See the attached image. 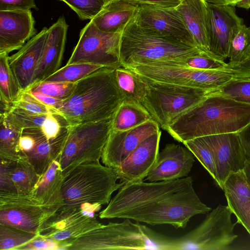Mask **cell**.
Listing matches in <instances>:
<instances>
[{"instance_id":"obj_36","label":"cell","mask_w":250,"mask_h":250,"mask_svg":"<svg viewBox=\"0 0 250 250\" xmlns=\"http://www.w3.org/2000/svg\"><path fill=\"white\" fill-rule=\"evenodd\" d=\"M104 225L97 219V217H89L57 231L48 238L61 243L64 246V250H67V247L73 240Z\"/></svg>"},{"instance_id":"obj_42","label":"cell","mask_w":250,"mask_h":250,"mask_svg":"<svg viewBox=\"0 0 250 250\" xmlns=\"http://www.w3.org/2000/svg\"><path fill=\"white\" fill-rule=\"evenodd\" d=\"M8 112L23 129L31 127L42 128L49 114L45 115L30 114L11 107L10 106Z\"/></svg>"},{"instance_id":"obj_35","label":"cell","mask_w":250,"mask_h":250,"mask_svg":"<svg viewBox=\"0 0 250 250\" xmlns=\"http://www.w3.org/2000/svg\"><path fill=\"white\" fill-rule=\"evenodd\" d=\"M217 182L216 168L212 149L205 136L194 138L183 143Z\"/></svg>"},{"instance_id":"obj_34","label":"cell","mask_w":250,"mask_h":250,"mask_svg":"<svg viewBox=\"0 0 250 250\" xmlns=\"http://www.w3.org/2000/svg\"><path fill=\"white\" fill-rule=\"evenodd\" d=\"M103 67H104L87 63L66 64L43 81L76 83Z\"/></svg>"},{"instance_id":"obj_1","label":"cell","mask_w":250,"mask_h":250,"mask_svg":"<svg viewBox=\"0 0 250 250\" xmlns=\"http://www.w3.org/2000/svg\"><path fill=\"white\" fill-rule=\"evenodd\" d=\"M211 210L195 192L192 178L187 176L124 185L98 215L101 219H129L178 229L186 228L193 216Z\"/></svg>"},{"instance_id":"obj_25","label":"cell","mask_w":250,"mask_h":250,"mask_svg":"<svg viewBox=\"0 0 250 250\" xmlns=\"http://www.w3.org/2000/svg\"><path fill=\"white\" fill-rule=\"evenodd\" d=\"M138 7L125 0H112L105 3L101 11L90 21L102 31H121L137 12Z\"/></svg>"},{"instance_id":"obj_26","label":"cell","mask_w":250,"mask_h":250,"mask_svg":"<svg viewBox=\"0 0 250 250\" xmlns=\"http://www.w3.org/2000/svg\"><path fill=\"white\" fill-rule=\"evenodd\" d=\"M101 207V205L88 203L76 207H62L43 225L39 235L41 237L48 238L51 234L86 218L97 217L96 212L99 211Z\"/></svg>"},{"instance_id":"obj_3","label":"cell","mask_w":250,"mask_h":250,"mask_svg":"<svg viewBox=\"0 0 250 250\" xmlns=\"http://www.w3.org/2000/svg\"><path fill=\"white\" fill-rule=\"evenodd\" d=\"M115 69L103 67L75 83L70 96L53 110L65 126L112 117L123 102Z\"/></svg>"},{"instance_id":"obj_52","label":"cell","mask_w":250,"mask_h":250,"mask_svg":"<svg viewBox=\"0 0 250 250\" xmlns=\"http://www.w3.org/2000/svg\"><path fill=\"white\" fill-rule=\"evenodd\" d=\"M243 171L245 174L248 184L250 187V162H246Z\"/></svg>"},{"instance_id":"obj_2","label":"cell","mask_w":250,"mask_h":250,"mask_svg":"<svg viewBox=\"0 0 250 250\" xmlns=\"http://www.w3.org/2000/svg\"><path fill=\"white\" fill-rule=\"evenodd\" d=\"M250 123V105L211 92L174 119L166 129L183 143L196 138L238 132Z\"/></svg>"},{"instance_id":"obj_32","label":"cell","mask_w":250,"mask_h":250,"mask_svg":"<svg viewBox=\"0 0 250 250\" xmlns=\"http://www.w3.org/2000/svg\"><path fill=\"white\" fill-rule=\"evenodd\" d=\"M149 64L179 66L202 70H224L228 64L212 54L203 52L188 58Z\"/></svg>"},{"instance_id":"obj_7","label":"cell","mask_w":250,"mask_h":250,"mask_svg":"<svg viewBox=\"0 0 250 250\" xmlns=\"http://www.w3.org/2000/svg\"><path fill=\"white\" fill-rule=\"evenodd\" d=\"M155 233L139 222L125 219L109 222L73 240L67 250H157Z\"/></svg>"},{"instance_id":"obj_20","label":"cell","mask_w":250,"mask_h":250,"mask_svg":"<svg viewBox=\"0 0 250 250\" xmlns=\"http://www.w3.org/2000/svg\"><path fill=\"white\" fill-rule=\"evenodd\" d=\"M47 30V27H43L17 52L9 57L10 66L22 91L27 90L33 84L45 44Z\"/></svg>"},{"instance_id":"obj_41","label":"cell","mask_w":250,"mask_h":250,"mask_svg":"<svg viewBox=\"0 0 250 250\" xmlns=\"http://www.w3.org/2000/svg\"><path fill=\"white\" fill-rule=\"evenodd\" d=\"M10 107L33 114L45 115L54 112L53 109L43 104L26 91H22Z\"/></svg>"},{"instance_id":"obj_50","label":"cell","mask_w":250,"mask_h":250,"mask_svg":"<svg viewBox=\"0 0 250 250\" xmlns=\"http://www.w3.org/2000/svg\"><path fill=\"white\" fill-rule=\"evenodd\" d=\"M209 3L217 5H231L235 6L239 0H205Z\"/></svg>"},{"instance_id":"obj_6","label":"cell","mask_w":250,"mask_h":250,"mask_svg":"<svg viewBox=\"0 0 250 250\" xmlns=\"http://www.w3.org/2000/svg\"><path fill=\"white\" fill-rule=\"evenodd\" d=\"M228 206L219 205L203 222L187 234L176 239L162 237L160 250H230L238 237L234 232L237 222Z\"/></svg>"},{"instance_id":"obj_38","label":"cell","mask_w":250,"mask_h":250,"mask_svg":"<svg viewBox=\"0 0 250 250\" xmlns=\"http://www.w3.org/2000/svg\"><path fill=\"white\" fill-rule=\"evenodd\" d=\"M214 92L250 105V78H234Z\"/></svg>"},{"instance_id":"obj_46","label":"cell","mask_w":250,"mask_h":250,"mask_svg":"<svg viewBox=\"0 0 250 250\" xmlns=\"http://www.w3.org/2000/svg\"><path fill=\"white\" fill-rule=\"evenodd\" d=\"M224 70L231 73L235 78H250V47L243 62L232 66L227 65Z\"/></svg>"},{"instance_id":"obj_53","label":"cell","mask_w":250,"mask_h":250,"mask_svg":"<svg viewBox=\"0 0 250 250\" xmlns=\"http://www.w3.org/2000/svg\"><path fill=\"white\" fill-rule=\"evenodd\" d=\"M104 0L105 1V3H106V2H108V1L112 0Z\"/></svg>"},{"instance_id":"obj_14","label":"cell","mask_w":250,"mask_h":250,"mask_svg":"<svg viewBox=\"0 0 250 250\" xmlns=\"http://www.w3.org/2000/svg\"><path fill=\"white\" fill-rule=\"evenodd\" d=\"M159 130L158 124L153 119L125 131L111 129L102 152V163L113 169L118 168L139 144Z\"/></svg>"},{"instance_id":"obj_12","label":"cell","mask_w":250,"mask_h":250,"mask_svg":"<svg viewBox=\"0 0 250 250\" xmlns=\"http://www.w3.org/2000/svg\"><path fill=\"white\" fill-rule=\"evenodd\" d=\"M60 208L42 205L30 194L0 192V224L39 234Z\"/></svg>"},{"instance_id":"obj_28","label":"cell","mask_w":250,"mask_h":250,"mask_svg":"<svg viewBox=\"0 0 250 250\" xmlns=\"http://www.w3.org/2000/svg\"><path fill=\"white\" fill-rule=\"evenodd\" d=\"M22 129L8 112L0 114V159L19 160L18 145Z\"/></svg>"},{"instance_id":"obj_39","label":"cell","mask_w":250,"mask_h":250,"mask_svg":"<svg viewBox=\"0 0 250 250\" xmlns=\"http://www.w3.org/2000/svg\"><path fill=\"white\" fill-rule=\"evenodd\" d=\"M75 85V83L42 81L34 84L28 90L39 92L63 101L71 94Z\"/></svg>"},{"instance_id":"obj_49","label":"cell","mask_w":250,"mask_h":250,"mask_svg":"<svg viewBox=\"0 0 250 250\" xmlns=\"http://www.w3.org/2000/svg\"><path fill=\"white\" fill-rule=\"evenodd\" d=\"M33 97L43 104L51 107L53 110L58 108L62 100L56 99L39 92L26 90Z\"/></svg>"},{"instance_id":"obj_13","label":"cell","mask_w":250,"mask_h":250,"mask_svg":"<svg viewBox=\"0 0 250 250\" xmlns=\"http://www.w3.org/2000/svg\"><path fill=\"white\" fill-rule=\"evenodd\" d=\"M136 16L143 26L197 47L183 18L176 7L140 5H138Z\"/></svg>"},{"instance_id":"obj_48","label":"cell","mask_w":250,"mask_h":250,"mask_svg":"<svg viewBox=\"0 0 250 250\" xmlns=\"http://www.w3.org/2000/svg\"><path fill=\"white\" fill-rule=\"evenodd\" d=\"M137 5H151L164 7H176L181 0H125Z\"/></svg>"},{"instance_id":"obj_24","label":"cell","mask_w":250,"mask_h":250,"mask_svg":"<svg viewBox=\"0 0 250 250\" xmlns=\"http://www.w3.org/2000/svg\"><path fill=\"white\" fill-rule=\"evenodd\" d=\"M58 160L51 164L30 194L42 205L61 208L64 205L62 189L64 177Z\"/></svg>"},{"instance_id":"obj_29","label":"cell","mask_w":250,"mask_h":250,"mask_svg":"<svg viewBox=\"0 0 250 250\" xmlns=\"http://www.w3.org/2000/svg\"><path fill=\"white\" fill-rule=\"evenodd\" d=\"M152 119L142 105L122 102L112 118V130L125 131Z\"/></svg>"},{"instance_id":"obj_8","label":"cell","mask_w":250,"mask_h":250,"mask_svg":"<svg viewBox=\"0 0 250 250\" xmlns=\"http://www.w3.org/2000/svg\"><path fill=\"white\" fill-rule=\"evenodd\" d=\"M141 76L148 85L142 105L159 127L165 130L174 119L213 92Z\"/></svg>"},{"instance_id":"obj_16","label":"cell","mask_w":250,"mask_h":250,"mask_svg":"<svg viewBox=\"0 0 250 250\" xmlns=\"http://www.w3.org/2000/svg\"><path fill=\"white\" fill-rule=\"evenodd\" d=\"M208 7L209 51L225 61L228 58L229 43L233 31L243 23V20L237 15L235 6L208 3Z\"/></svg>"},{"instance_id":"obj_9","label":"cell","mask_w":250,"mask_h":250,"mask_svg":"<svg viewBox=\"0 0 250 250\" xmlns=\"http://www.w3.org/2000/svg\"><path fill=\"white\" fill-rule=\"evenodd\" d=\"M112 118L68 126L66 141L58 160L64 177L80 164L100 162L112 129Z\"/></svg>"},{"instance_id":"obj_30","label":"cell","mask_w":250,"mask_h":250,"mask_svg":"<svg viewBox=\"0 0 250 250\" xmlns=\"http://www.w3.org/2000/svg\"><path fill=\"white\" fill-rule=\"evenodd\" d=\"M11 175L17 193L20 194H30L41 179L34 167L23 159L14 162Z\"/></svg>"},{"instance_id":"obj_47","label":"cell","mask_w":250,"mask_h":250,"mask_svg":"<svg viewBox=\"0 0 250 250\" xmlns=\"http://www.w3.org/2000/svg\"><path fill=\"white\" fill-rule=\"evenodd\" d=\"M246 162H250V123L237 132Z\"/></svg>"},{"instance_id":"obj_37","label":"cell","mask_w":250,"mask_h":250,"mask_svg":"<svg viewBox=\"0 0 250 250\" xmlns=\"http://www.w3.org/2000/svg\"><path fill=\"white\" fill-rule=\"evenodd\" d=\"M39 236L38 234L0 224V250H21Z\"/></svg>"},{"instance_id":"obj_22","label":"cell","mask_w":250,"mask_h":250,"mask_svg":"<svg viewBox=\"0 0 250 250\" xmlns=\"http://www.w3.org/2000/svg\"><path fill=\"white\" fill-rule=\"evenodd\" d=\"M228 206L250 235V187L243 170L230 174L223 189Z\"/></svg>"},{"instance_id":"obj_43","label":"cell","mask_w":250,"mask_h":250,"mask_svg":"<svg viewBox=\"0 0 250 250\" xmlns=\"http://www.w3.org/2000/svg\"><path fill=\"white\" fill-rule=\"evenodd\" d=\"M0 192L17 193L11 175L15 161L0 159Z\"/></svg>"},{"instance_id":"obj_15","label":"cell","mask_w":250,"mask_h":250,"mask_svg":"<svg viewBox=\"0 0 250 250\" xmlns=\"http://www.w3.org/2000/svg\"><path fill=\"white\" fill-rule=\"evenodd\" d=\"M214 154L217 185L223 189L224 184L233 173L243 170L246 163L237 132L205 136Z\"/></svg>"},{"instance_id":"obj_4","label":"cell","mask_w":250,"mask_h":250,"mask_svg":"<svg viewBox=\"0 0 250 250\" xmlns=\"http://www.w3.org/2000/svg\"><path fill=\"white\" fill-rule=\"evenodd\" d=\"M136 12L123 30L120 47L122 66L126 68L181 59L205 52L143 26Z\"/></svg>"},{"instance_id":"obj_54","label":"cell","mask_w":250,"mask_h":250,"mask_svg":"<svg viewBox=\"0 0 250 250\" xmlns=\"http://www.w3.org/2000/svg\"></svg>"},{"instance_id":"obj_27","label":"cell","mask_w":250,"mask_h":250,"mask_svg":"<svg viewBox=\"0 0 250 250\" xmlns=\"http://www.w3.org/2000/svg\"><path fill=\"white\" fill-rule=\"evenodd\" d=\"M115 72L123 101L142 104L148 92V85L143 78L131 69L122 66L116 68Z\"/></svg>"},{"instance_id":"obj_51","label":"cell","mask_w":250,"mask_h":250,"mask_svg":"<svg viewBox=\"0 0 250 250\" xmlns=\"http://www.w3.org/2000/svg\"><path fill=\"white\" fill-rule=\"evenodd\" d=\"M236 6L240 8L249 9L250 8V0H239Z\"/></svg>"},{"instance_id":"obj_19","label":"cell","mask_w":250,"mask_h":250,"mask_svg":"<svg viewBox=\"0 0 250 250\" xmlns=\"http://www.w3.org/2000/svg\"><path fill=\"white\" fill-rule=\"evenodd\" d=\"M30 10L0 11V53L19 50L37 34Z\"/></svg>"},{"instance_id":"obj_18","label":"cell","mask_w":250,"mask_h":250,"mask_svg":"<svg viewBox=\"0 0 250 250\" xmlns=\"http://www.w3.org/2000/svg\"><path fill=\"white\" fill-rule=\"evenodd\" d=\"M194 157L187 147L174 144H167L159 152L146 180L158 182L187 177L195 162Z\"/></svg>"},{"instance_id":"obj_44","label":"cell","mask_w":250,"mask_h":250,"mask_svg":"<svg viewBox=\"0 0 250 250\" xmlns=\"http://www.w3.org/2000/svg\"><path fill=\"white\" fill-rule=\"evenodd\" d=\"M64 250V246L60 242L40 236L23 247L21 250Z\"/></svg>"},{"instance_id":"obj_5","label":"cell","mask_w":250,"mask_h":250,"mask_svg":"<svg viewBox=\"0 0 250 250\" xmlns=\"http://www.w3.org/2000/svg\"><path fill=\"white\" fill-rule=\"evenodd\" d=\"M114 169L99 162L80 164L64 178L62 195L66 208L76 207L83 204H108L112 193L124 184Z\"/></svg>"},{"instance_id":"obj_40","label":"cell","mask_w":250,"mask_h":250,"mask_svg":"<svg viewBox=\"0 0 250 250\" xmlns=\"http://www.w3.org/2000/svg\"><path fill=\"white\" fill-rule=\"evenodd\" d=\"M67 4L81 20L93 19L105 4L104 0H61Z\"/></svg>"},{"instance_id":"obj_17","label":"cell","mask_w":250,"mask_h":250,"mask_svg":"<svg viewBox=\"0 0 250 250\" xmlns=\"http://www.w3.org/2000/svg\"><path fill=\"white\" fill-rule=\"evenodd\" d=\"M160 130L145 139L114 169L124 185L142 181L146 177L159 152Z\"/></svg>"},{"instance_id":"obj_33","label":"cell","mask_w":250,"mask_h":250,"mask_svg":"<svg viewBox=\"0 0 250 250\" xmlns=\"http://www.w3.org/2000/svg\"><path fill=\"white\" fill-rule=\"evenodd\" d=\"M250 47V28L242 23L233 31L229 43V66L240 64L246 59Z\"/></svg>"},{"instance_id":"obj_23","label":"cell","mask_w":250,"mask_h":250,"mask_svg":"<svg viewBox=\"0 0 250 250\" xmlns=\"http://www.w3.org/2000/svg\"><path fill=\"white\" fill-rule=\"evenodd\" d=\"M176 8L197 46L203 51L212 54L209 49L208 3L205 0H182Z\"/></svg>"},{"instance_id":"obj_11","label":"cell","mask_w":250,"mask_h":250,"mask_svg":"<svg viewBox=\"0 0 250 250\" xmlns=\"http://www.w3.org/2000/svg\"><path fill=\"white\" fill-rule=\"evenodd\" d=\"M126 68L154 81L210 91L218 90L234 78L231 73L225 70H202L179 66L146 64Z\"/></svg>"},{"instance_id":"obj_10","label":"cell","mask_w":250,"mask_h":250,"mask_svg":"<svg viewBox=\"0 0 250 250\" xmlns=\"http://www.w3.org/2000/svg\"><path fill=\"white\" fill-rule=\"evenodd\" d=\"M123 30L104 32L90 21L81 30L79 40L66 64L87 63L113 69L121 66L120 47Z\"/></svg>"},{"instance_id":"obj_31","label":"cell","mask_w":250,"mask_h":250,"mask_svg":"<svg viewBox=\"0 0 250 250\" xmlns=\"http://www.w3.org/2000/svg\"><path fill=\"white\" fill-rule=\"evenodd\" d=\"M8 54L0 53V101L11 104L22 91L9 62Z\"/></svg>"},{"instance_id":"obj_45","label":"cell","mask_w":250,"mask_h":250,"mask_svg":"<svg viewBox=\"0 0 250 250\" xmlns=\"http://www.w3.org/2000/svg\"><path fill=\"white\" fill-rule=\"evenodd\" d=\"M37 9L35 0H0V11Z\"/></svg>"},{"instance_id":"obj_21","label":"cell","mask_w":250,"mask_h":250,"mask_svg":"<svg viewBox=\"0 0 250 250\" xmlns=\"http://www.w3.org/2000/svg\"><path fill=\"white\" fill-rule=\"evenodd\" d=\"M68 27L64 17L61 16L48 28L45 44L32 86L43 81L60 68L64 51Z\"/></svg>"}]
</instances>
